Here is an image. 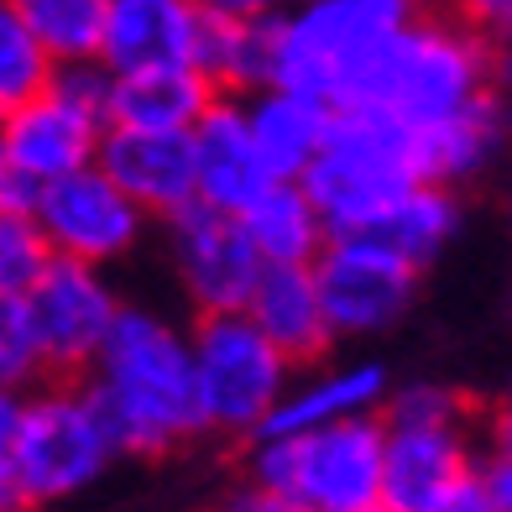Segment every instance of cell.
<instances>
[{"label":"cell","mask_w":512,"mask_h":512,"mask_svg":"<svg viewBox=\"0 0 512 512\" xmlns=\"http://www.w3.org/2000/svg\"><path fill=\"white\" fill-rule=\"evenodd\" d=\"M58 63L37 48V37L21 27V16L0 0V121L53 84Z\"/></svg>","instance_id":"cell-26"},{"label":"cell","mask_w":512,"mask_h":512,"mask_svg":"<svg viewBox=\"0 0 512 512\" xmlns=\"http://www.w3.org/2000/svg\"><path fill=\"white\" fill-rule=\"evenodd\" d=\"M194 136V168H199V199L215 209H241L277 183L262 162V147L251 136V115L241 95H220L204 110V121L189 131Z\"/></svg>","instance_id":"cell-15"},{"label":"cell","mask_w":512,"mask_h":512,"mask_svg":"<svg viewBox=\"0 0 512 512\" xmlns=\"http://www.w3.org/2000/svg\"><path fill=\"white\" fill-rule=\"evenodd\" d=\"M471 471L476 460H471V439H465V418H455V424H387L382 492L392 507L424 512Z\"/></svg>","instance_id":"cell-16"},{"label":"cell","mask_w":512,"mask_h":512,"mask_svg":"<svg viewBox=\"0 0 512 512\" xmlns=\"http://www.w3.org/2000/svg\"><path fill=\"white\" fill-rule=\"evenodd\" d=\"M418 0H293L277 16V68L272 84L304 89L340 105L345 84L398 37Z\"/></svg>","instance_id":"cell-5"},{"label":"cell","mask_w":512,"mask_h":512,"mask_svg":"<svg viewBox=\"0 0 512 512\" xmlns=\"http://www.w3.org/2000/svg\"><path fill=\"white\" fill-rule=\"evenodd\" d=\"M371 512H403V507H392V502H382V507H371Z\"/></svg>","instance_id":"cell-40"},{"label":"cell","mask_w":512,"mask_h":512,"mask_svg":"<svg viewBox=\"0 0 512 512\" xmlns=\"http://www.w3.org/2000/svg\"><path fill=\"white\" fill-rule=\"evenodd\" d=\"M424 512H497V502H492V486H486V476L471 471V476H460L445 497H434Z\"/></svg>","instance_id":"cell-30"},{"label":"cell","mask_w":512,"mask_h":512,"mask_svg":"<svg viewBox=\"0 0 512 512\" xmlns=\"http://www.w3.org/2000/svg\"><path fill=\"white\" fill-rule=\"evenodd\" d=\"M492 434H497V450H512V392H507V403H502V413H497Z\"/></svg>","instance_id":"cell-39"},{"label":"cell","mask_w":512,"mask_h":512,"mask_svg":"<svg viewBox=\"0 0 512 512\" xmlns=\"http://www.w3.org/2000/svg\"><path fill=\"white\" fill-rule=\"evenodd\" d=\"M246 314L262 324V335L293 366H314L335 345V324L324 314L314 267H262V277H256V288L246 298Z\"/></svg>","instance_id":"cell-17"},{"label":"cell","mask_w":512,"mask_h":512,"mask_svg":"<svg viewBox=\"0 0 512 512\" xmlns=\"http://www.w3.org/2000/svg\"><path fill=\"white\" fill-rule=\"evenodd\" d=\"M100 168L147 209V220H173L199 199L194 136L189 131H136L110 126L100 142Z\"/></svg>","instance_id":"cell-13"},{"label":"cell","mask_w":512,"mask_h":512,"mask_svg":"<svg viewBox=\"0 0 512 512\" xmlns=\"http://www.w3.org/2000/svg\"><path fill=\"white\" fill-rule=\"evenodd\" d=\"M110 84L115 74L105 63L58 68L37 100H27L0 121L11 168L21 173L27 189H42V183H58L100 162V142L110 131Z\"/></svg>","instance_id":"cell-8"},{"label":"cell","mask_w":512,"mask_h":512,"mask_svg":"<svg viewBox=\"0 0 512 512\" xmlns=\"http://www.w3.org/2000/svg\"><path fill=\"white\" fill-rule=\"evenodd\" d=\"M392 398V382L377 361H345V366H319L304 382L288 387V398L277 403L272 424L262 434H309L330 429L345 418H371Z\"/></svg>","instance_id":"cell-18"},{"label":"cell","mask_w":512,"mask_h":512,"mask_svg":"<svg viewBox=\"0 0 512 512\" xmlns=\"http://www.w3.org/2000/svg\"><path fill=\"white\" fill-rule=\"evenodd\" d=\"M121 309L126 304L105 277V267L74 262V256H53L42 283L27 293L32 335H37V351H42L53 377H84L95 366L100 345L110 340Z\"/></svg>","instance_id":"cell-11"},{"label":"cell","mask_w":512,"mask_h":512,"mask_svg":"<svg viewBox=\"0 0 512 512\" xmlns=\"http://www.w3.org/2000/svg\"><path fill=\"white\" fill-rule=\"evenodd\" d=\"M236 512H319L309 502H298L288 492H267V486H246V492L236 497Z\"/></svg>","instance_id":"cell-32"},{"label":"cell","mask_w":512,"mask_h":512,"mask_svg":"<svg viewBox=\"0 0 512 512\" xmlns=\"http://www.w3.org/2000/svg\"><path fill=\"white\" fill-rule=\"evenodd\" d=\"M209 84L220 95H256V89L272 84V68H277V16L267 21H236V16H215L209 11V27L199 42V58H194Z\"/></svg>","instance_id":"cell-22"},{"label":"cell","mask_w":512,"mask_h":512,"mask_svg":"<svg viewBox=\"0 0 512 512\" xmlns=\"http://www.w3.org/2000/svg\"><path fill=\"white\" fill-rule=\"evenodd\" d=\"M246 115H251V136H256V147H262L267 173L304 183V173L324 152L335 105L319 100V95H304V89L267 84V89H256V95H246Z\"/></svg>","instance_id":"cell-19"},{"label":"cell","mask_w":512,"mask_h":512,"mask_svg":"<svg viewBox=\"0 0 512 512\" xmlns=\"http://www.w3.org/2000/svg\"><path fill=\"white\" fill-rule=\"evenodd\" d=\"M6 6L21 16V27L37 37V48L58 68L100 63L110 0H6Z\"/></svg>","instance_id":"cell-24"},{"label":"cell","mask_w":512,"mask_h":512,"mask_svg":"<svg viewBox=\"0 0 512 512\" xmlns=\"http://www.w3.org/2000/svg\"><path fill=\"white\" fill-rule=\"evenodd\" d=\"M314 277H319L324 314L335 324V340L382 335L387 324H398V314L413 304V288H418V267L371 230L330 236V246L314 262Z\"/></svg>","instance_id":"cell-10"},{"label":"cell","mask_w":512,"mask_h":512,"mask_svg":"<svg viewBox=\"0 0 512 512\" xmlns=\"http://www.w3.org/2000/svg\"><path fill=\"white\" fill-rule=\"evenodd\" d=\"M37 377H48V361L37 351L27 298L0 293V387L27 392V387H37Z\"/></svg>","instance_id":"cell-28"},{"label":"cell","mask_w":512,"mask_h":512,"mask_svg":"<svg viewBox=\"0 0 512 512\" xmlns=\"http://www.w3.org/2000/svg\"><path fill=\"white\" fill-rule=\"evenodd\" d=\"M21 398H27V392L0 387V455H11V439H16V424H21Z\"/></svg>","instance_id":"cell-36"},{"label":"cell","mask_w":512,"mask_h":512,"mask_svg":"<svg viewBox=\"0 0 512 512\" xmlns=\"http://www.w3.org/2000/svg\"><path fill=\"white\" fill-rule=\"evenodd\" d=\"M215 16H236V21H267V16H283L293 0H204Z\"/></svg>","instance_id":"cell-33"},{"label":"cell","mask_w":512,"mask_h":512,"mask_svg":"<svg viewBox=\"0 0 512 512\" xmlns=\"http://www.w3.org/2000/svg\"><path fill=\"white\" fill-rule=\"evenodd\" d=\"M492 84L512 95V37H502L492 48Z\"/></svg>","instance_id":"cell-38"},{"label":"cell","mask_w":512,"mask_h":512,"mask_svg":"<svg viewBox=\"0 0 512 512\" xmlns=\"http://www.w3.org/2000/svg\"><path fill=\"white\" fill-rule=\"evenodd\" d=\"M241 220H246L267 267H314L319 251L330 246V225H324L319 204L309 199L304 183H293V178L267 183V189L241 209Z\"/></svg>","instance_id":"cell-21"},{"label":"cell","mask_w":512,"mask_h":512,"mask_svg":"<svg viewBox=\"0 0 512 512\" xmlns=\"http://www.w3.org/2000/svg\"><path fill=\"white\" fill-rule=\"evenodd\" d=\"M79 382L89 387L121 455H162L204 434L194 340L157 309L126 304Z\"/></svg>","instance_id":"cell-1"},{"label":"cell","mask_w":512,"mask_h":512,"mask_svg":"<svg viewBox=\"0 0 512 512\" xmlns=\"http://www.w3.org/2000/svg\"><path fill=\"white\" fill-rule=\"evenodd\" d=\"M507 136V115H502V100L497 95H481L476 105H465L460 115H450V121H439L424 131V178L429 183H445V189H455V183L476 178L486 162L497 157Z\"/></svg>","instance_id":"cell-23"},{"label":"cell","mask_w":512,"mask_h":512,"mask_svg":"<svg viewBox=\"0 0 512 512\" xmlns=\"http://www.w3.org/2000/svg\"><path fill=\"white\" fill-rule=\"evenodd\" d=\"M16 204H32V189H27V183H21V173L11 168L6 131H0V209H16Z\"/></svg>","instance_id":"cell-35"},{"label":"cell","mask_w":512,"mask_h":512,"mask_svg":"<svg viewBox=\"0 0 512 512\" xmlns=\"http://www.w3.org/2000/svg\"><path fill=\"white\" fill-rule=\"evenodd\" d=\"M162 230H168V262H173L178 288L194 304V314L246 309V298L267 262L236 209H215V204L194 199L173 220H162Z\"/></svg>","instance_id":"cell-9"},{"label":"cell","mask_w":512,"mask_h":512,"mask_svg":"<svg viewBox=\"0 0 512 512\" xmlns=\"http://www.w3.org/2000/svg\"><path fill=\"white\" fill-rule=\"evenodd\" d=\"M492 48L471 21L413 16L408 27L345 84L340 105L387 110L398 121L429 131L460 115L481 95H492Z\"/></svg>","instance_id":"cell-2"},{"label":"cell","mask_w":512,"mask_h":512,"mask_svg":"<svg viewBox=\"0 0 512 512\" xmlns=\"http://www.w3.org/2000/svg\"><path fill=\"white\" fill-rule=\"evenodd\" d=\"M32 215L42 220L58 256L95 262V267H110V262H121V256H131L142 246V230H147V209L136 204L100 162L32 189Z\"/></svg>","instance_id":"cell-12"},{"label":"cell","mask_w":512,"mask_h":512,"mask_svg":"<svg viewBox=\"0 0 512 512\" xmlns=\"http://www.w3.org/2000/svg\"><path fill=\"white\" fill-rule=\"evenodd\" d=\"M460 6V21H471L481 37H512V0H455Z\"/></svg>","instance_id":"cell-31"},{"label":"cell","mask_w":512,"mask_h":512,"mask_svg":"<svg viewBox=\"0 0 512 512\" xmlns=\"http://www.w3.org/2000/svg\"><path fill=\"white\" fill-rule=\"evenodd\" d=\"M424 178V131L387 110L335 105L319 162L304 173V189L319 204L330 236L377 230Z\"/></svg>","instance_id":"cell-3"},{"label":"cell","mask_w":512,"mask_h":512,"mask_svg":"<svg viewBox=\"0 0 512 512\" xmlns=\"http://www.w3.org/2000/svg\"><path fill=\"white\" fill-rule=\"evenodd\" d=\"M204 27H209L204 0H110L100 63L110 74H142V68L194 63Z\"/></svg>","instance_id":"cell-14"},{"label":"cell","mask_w":512,"mask_h":512,"mask_svg":"<svg viewBox=\"0 0 512 512\" xmlns=\"http://www.w3.org/2000/svg\"><path fill=\"white\" fill-rule=\"evenodd\" d=\"M121 455L105 429V418L89 398V387L63 377L48 387H32L21 398V424L11 439V465L21 476V492L32 507L63 502L84 492L105 465Z\"/></svg>","instance_id":"cell-7"},{"label":"cell","mask_w":512,"mask_h":512,"mask_svg":"<svg viewBox=\"0 0 512 512\" xmlns=\"http://www.w3.org/2000/svg\"><path fill=\"white\" fill-rule=\"evenodd\" d=\"M220 512H236V507H220Z\"/></svg>","instance_id":"cell-41"},{"label":"cell","mask_w":512,"mask_h":512,"mask_svg":"<svg viewBox=\"0 0 512 512\" xmlns=\"http://www.w3.org/2000/svg\"><path fill=\"white\" fill-rule=\"evenodd\" d=\"M53 241L42 220L32 215V204H16V209H0V293L11 298H27L42 272L53 267Z\"/></svg>","instance_id":"cell-27"},{"label":"cell","mask_w":512,"mask_h":512,"mask_svg":"<svg viewBox=\"0 0 512 512\" xmlns=\"http://www.w3.org/2000/svg\"><path fill=\"white\" fill-rule=\"evenodd\" d=\"M387 424H455L465 418V403L455 398L450 387H434V382H413V387H398L382 408Z\"/></svg>","instance_id":"cell-29"},{"label":"cell","mask_w":512,"mask_h":512,"mask_svg":"<svg viewBox=\"0 0 512 512\" xmlns=\"http://www.w3.org/2000/svg\"><path fill=\"white\" fill-rule=\"evenodd\" d=\"M21 507H32V502L21 492V476H16L11 455H0V512H21Z\"/></svg>","instance_id":"cell-37"},{"label":"cell","mask_w":512,"mask_h":512,"mask_svg":"<svg viewBox=\"0 0 512 512\" xmlns=\"http://www.w3.org/2000/svg\"><path fill=\"white\" fill-rule=\"evenodd\" d=\"M481 476H486V486H492L497 512H512V450H497L492 460L481 465Z\"/></svg>","instance_id":"cell-34"},{"label":"cell","mask_w":512,"mask_h":512,"mask_svg":"<svg viewBox=\"0 0 512 512\" xmlns=\"http://www.w3.org/2000/svg\"><path fill=\"white\" fill-rule=\"evenodd\" d=\"M220 100L204 68L173 63V68H142V74H115L110 84V126L136 131H194L204 110Z\"/></svg>","instance_id":"cell-20"},{"label":"cell","mask_w":512,"mask_h":512,"mask_svg":"<svg viewBox=\"0 0 512 512\" xmlns=\"http://www.w3.org/2000/svg\"><path fill=\"white\" fill-rule=\"evenodd\" d=\"M246 476L319 512H371L387 502V418L371 413L309 434H256Z\"/></svg>","instance_id":"cell-4"},{"label":"cell","mask_w":512,"mask_h":512,"mask_svg":"<svg viewBox=\"0 0 512 512\" xmlns=\"http://www.w3.org/2000/svg\"><path fill=\"white\" fill-rule=\"evenodd\" d=\"M460 230V204H455V189L445 183H418V189L392 209V215L371 230V236H382L392 251H403L408 262L424 272L439 251L455 241Z\"/></svg>","instance_id":"cell-25"},{"label":"cell","mask_w":512,"mask_h":512,"mask_svg":"<svg viewBox=\"0 0 512 512\" xmlns=\"http://www.w3.org/2000/svg\"><path fill=\"white\" fill-rule=\"evenodd\" d=\"M194 382H199V413L204 429L230 439H256L277 403L293 387V361L262 335L246 309L236 314H199L194 319Z\"/></svg>","instance_id":"cell-6"}]
</instances>
